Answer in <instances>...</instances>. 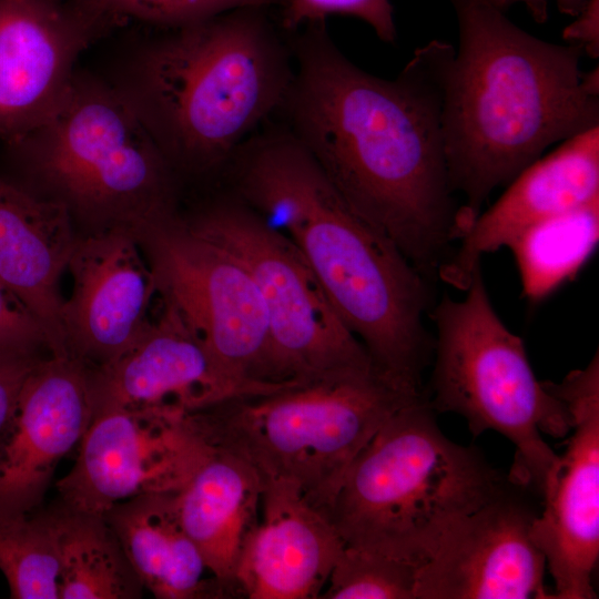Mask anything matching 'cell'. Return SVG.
Wrapping results in <instances>:
<instances>
[{
    "label": "cell",
    "instance_id": "30",
    "mask_svg": "<svg viewBox=\"0 0 599 599\" xmlns=\"http://www.w3.org/2000/svg\"><path fill=\"white\" fill-rule=\"evenodd\" d=\"M44 356L42 349L0 347V436L10 419L27 376Z\"/></svg>",
    "mask_w": 599,
    "mask_h": 599
},
{
    "label": "cell",
    "instance_id": "19",
    "mask_svg": "<svg viewBox=\"0 0 599 599\" xmlns=\"http://www.w3.org/2000/svg\"><path fill=\"white\" fill-rule=\"evenodd\" d=\"M331 520L294 485L263 483L260 518L235 580L248 599H319L344 548Z\"/></svg>",
    "mask_w": 599,
    "mask_h": 599
},
{
    "label": "cell",
    "instance_id": "22",
    "mask_svg": "<svg viewBox=\"0 0 599 599\" xmlns=\"http://www.w3.org/2000/svg\"><path fill=\"white\" fill-rule=\"evenodd\" d=\"M175 494L122 501L104 514L143 589L159 599L232 598L185 531Z\"/></svg>",
    "mask_w": 599,
    "mask_h": 599
},
{
    "label": "cell",
    "instance_id": "29",
    "mask_svg": "<svg viewBox=\"0 0 599 599\" xmlns=\"http://www.w3.org/2000/svg\"><path fill=\"white\" fill-rule=\"evenodd\" d=\"M0 347L22 351L48 349L47 338L39 323L1 284Z\"/></svg>",
    "mask_w": 599,
    "mask_h": 599
},
{
    "label": "cell",
    "instance_id": "4",
    "mask_svg": "<svg viewBox=\"0 0 599 599\" xmlns=\"http://www.w3.org/2000/svg\"><path fill=\"white\" fill-rule=\"evenodd\" d=\"M270 8L234 9L167 29L123 93L172 165L209 169L280 111L294 61Z\"/></svg>",
    "mask_w": 599,
    "mask_h": 599
},
{
    "label": "cell",
    "instance_id": "26",
    "mask_svg": "<svg viewBox=\"0 0 599 599\" xmlns=\"http://www.w3.org/2000/svg\"><path fill=\"white\" fill-rule=\"evenodd\" d=\"M419 567L344 546L319 599H415Z\"/></svg>",
    "mask_w": 599,
    "mask_h": 599
},
{
    "label": "cell",
    "instance_id": "31",
    "mask_svg": "<svg viewBox=\"0 0 599 599\" xmlns=\"http://www.w3.org/2000/svg\"><path fill=\"white\" fill-rule=\"evenodd\" d=\"M576 20L564 30V39L581 47L592 59L599 55V0H586Z\"/></svg>",
    "mask_w": 599,
    "mask_h": 599
},
{
    "label": "cell",
    "instance_id": "32",
    "mask_svg": "<svg viewBox=\"0 0 599 599\" xmlns=\"http://www.w3.org/2000/svg\"><path fill=\"white\" fill-rule=\"evenodd\" d=\"M550 1L556 3L560 12L571 17L577 16L586 2V0H493L502 10L516 3H522L539 23L546 21Z\"/></svg>",
    "mask_w": 599,
    "mask_h": 599
},
{
    "label": "cell",
    "instance_id": "9",
    "mask_svg": "<svg viewBox=\"0 0 599 599\" xmlns=\"http://www.w3.org/2000/svg\"><path fill=\"white\" fill-rule=\"evenodd\" d=\"M189 225L252 275L266 313L276 383L375 370L297 247L253 209L241 200L221 203Z\"/></svg>",
    "mask_w": 599,
    "mask_h": 599
},
{
    "label": "cell",
    "instance_id": "10",
    "mask_svg": "<svg viewBox=\"0 0 599 599\" xmlns=\"http://www.w3.org/2000/svg\"><path fill=\"white\" fill-rule=\"evenodd\" d=\"M148 246L159 294L167 297L232 375L277 390L270 334L258 288L247 268L175 215L139 236Z\"/></svg>",
    "mask_w": 599,
    "mask_h": 599
},
{
    "label": "cell",
    "instance_id": "7",
    "mask_svg": "<svg viewBox=\"0 0 599 599\" xmlns=\"http://www.w3.org/2000/svg\"><path fill=\"white\" fill-rule=\"evenodd\" d=\"M72 220L138 236L174 215L172 163L128 98L74 78L54 112L9 142Z\"/></svg>",
    "mask_w": 599,
    "mask_h": 599
},
{
    "label": "cell",
    "instance_id": "24",
    "mask_svg": "<svg viewBox=\"0 0 599 599\" xmlns=\"http://www.w3.org/2000/svg\"><path fill=\"white\" fill-rule=\"evenodd\" d=\"M598 242L599 197L517 235L507 247L514 255L525 298L541 302L573 278Z\"/></svg>",
    "mask_w": 599,
    "mask_h": 599
},
{
    "label": "cell",
    "instance_id": "14",
    "mask_svg": "<svg viewBox=\"0 0 599 599\" xmlns=\"http://www.w3.org/2000/svg\"><path fill=\"white\" fill-rule=\"evenodd\" d=\"M128 352L91 369L93 416L110 409L187 415L233 397L275 392L232 375L164 295Z\"/></svg>",
    "mask_w": 599,
    "mask_h": 599
},
{
    "label": "cell",
    "instance_id": "33",
    "mask_svg": "<svg viewBox=\"0 0 599 599\" xmlns=\"http://www.w3.org/2000/svg\"><path fill=\"white\" fill-rule=\"evenodd\" d=\"M493 1V0H491Z\"/></svg>",
    "mask_w": 599,
    "mask_h": 599
},
{
    "label": "cell",
    "instance_id": "8",
    "mask_svg": "<svg viewBox=\"0 0 599 599\" xmlns=\"http://www.w3.org/2000/svg\"><path fill=\"white\" fill-rule=\"evenodd\" d=\"M464 292L463 300L443 294L428 312L436 336L427 399L435 412L464 417L474 436L494 430L506 437L516 449L508 479L542 494L559 459L542 434L568 435L570 416L497 314L480 265Z\"/></svg>",
    "mask_w": 599,
    "mask_h": 599
},
{
    "label": "cell",
    "instance_id": "3",
    "mask_svg": "<svg viewBox=\"0 0 599 599\" xmlns=\"http://www.w3.org/2000/svg\"><path fill=\"white\" fill-rule=\"evenodd\" d=\"M448 2L459 41L443 124L450 185L464 199L460 240L497 187L552 144L599 126V73L581 69L580 45L531 35L491 0Z\"/></svg>",
    "mask_w": 599,
    "mask_h": 599
},
{
    "label": "cell",
    "instance_id": "17",
    "mask_svg": "<svg viewBox=\"0 0 599 599\" xmlns=\"http://www.w3.org/2000/svg\"><path fill=\"white\" fill-rule=\"evenodd\" d=\"M91 368L72 355L42 357L0 436V511L39 510L59 461L92 417Z\"/></svg>",
    "mask_w": 599,
    "mask_h": 599
},
{
    "label": "cell",
    "instance_id": "28",
    "mask_svg": "<svg viewBox=\"0 0 599 599\" xmlns=\"http://www.w3.org/2000/svg\"><path fill=\"white\" fill-rule=\"evenodd\" d=\"M280 27L294 32L329 16H351L366 22L384 42L396 40L393 7L389 0H283Z\"/></svg>",
    "mask_w": 599,
    "mask_h": 599
},
{
    "label": "cell",
    "instance_id": "13",
    "mask_svg": "<svg viewBox=\"0 0 599 599\" xmlns=\"http://www.w3.org/2000/svg\"><path fill=\"white\" fill-rule=\"evenodd\" d=\"M116 24L89 0H0V138L40 126L67 95L79 54Z\"/></svg>",
    "mask_w": 599,
    "mask_h": 599
},
{
    "label": "cell",
    "instance_id": "6",
    "mask_svg": "<svg viewBox=\"0 0 599 599\" xmlns=\"http://www.w3.org/2000/svg\"><path fill=\"white\" fill-rule=\"evenodd\" d=\"M424 395L372 370L233 397L187 419L207 445L248 463L262 483L294 485L328 518L353 461L397 410Z\"/></svg>",
    "mask_w": 599,
    "mask_h": 599
},
{
    "label": "cell",
    "instance_id": "20",
    "mask_svg": "<svg viewBox=\"0 0 599 599\" xmlns=\"http://www.w3.org/2000/svg\"><path fill=\"white\" fill-rule=\"evenodd\" d=\"M77 240L62 203L0 177V284L32 314L53 355H69L59 281Z\"/></svg>",
    "mask_w": 599,
    "mask_h": 599
},
{
    "label": "cell",
    "instance_id": "25",
    "mask_svg": "<svg viewBox=\"0 0 599 599\" xmlns=\"http://www.w3.org/2000/svg\"><path fill=\"white\" fill-rule=\"evenodd\" d=\"M0 570L11 598L59 599V559L43 511H0Z\"/></svg>",
    "mask_w": 599,
    "mask_h": 599
},
{
    "label": "cell",
    "instance_id": "21",
    "mask_svg": "<svg viewBox=\"0 0 599 599\" xmlns=\"http://www.w3.org/2000/svg\"><path fill=\"white\" fill-rule=\"evenodd\" d=\"M262 493L263 483L248 463L211 446L174 495L185 531L232 598L241 597L236 568L244 544L258 521Z\"/></svg>",
    "mask_w": 599,
    "mask_h": 599
},
{
    "label": "cell",
    "instance_id": "16",
    "mask_svg": "<svg viewBox=\"0 0 599 599\" xmlns=\"http://www.w3.org/2000/svg\"><path fill=\"white\" fill-rule=\"evenodd\" d=\"M139 242L128 230L94 232L78 237L70 256L72 291L61 311L65 344L91 369L128 352L150 322L159 288Z\"/></svg>",
    "mask_w": 599,
    "mask_h": 599
},
{
    "label": "cell",
    "instance_id": "2",
    "mask_svg": "<svg viewBox=\"0 0 599 599\" xmlns=\"http://www.w3.org/2000/svg\"><path fill=\"white\" fill-rule=\"evenodd\" d=\"M232 161L240 200L297 247L375 370L423 392L430 282L284 124L261 128Z\"/></svg>",
    "mask_w": 599,
    "mask_h": 599
},
{
    "label": "cell",
    "instance_id": "27",
    "mask_svg": "<svg viewBox=\"0 0 599 599\" xmlns=\"http://www.w3.org/2000/svg\"><path fill=\"white\" fill-rule=\"evenodd\" d=\"M119 23L126 18L166 29L186 26L234 9L272 8L282 0H90Z\"/></svg>",
    "mask_w": 599,
    "mask_h": 599
},
{
    "label": "cell",
    "instance_id": "12",
    "mask_svg": "<svg viewBox=\"0 0 599 599\" xmlns=\"http://www.w3.org/2000/svg\"><path fill=\"white\" fill-rule=\"evenodd\" d=\"M566 406L570 430L546 484L531 535L554 581L552 599H595L599 556V354L560 383L545 382Z\"/></svg>",
    "mask_w": 599,
    "mask_h": 599
},
{
    "label": "cell",
    "instance_id": "23",
    "mask_svg": "<svg viewBox=\"0 0 599 599\" xmlns=\"http://www.w3.org/2000/svg\"><path fill=\"white\" fill-rule=\"evenodd\" d=\"M59 559V599H135L143 587L104 516L61 502L43 511Z\"/></svg>",
    "mask_w": 599,
    "mask_h": 599
},
{
    "label": "cell",
    "instance_id": "15",
    "mask_svg": "<svg viewBox=\"0 0 599 599\" xmlns=\"http://www.w3.org/2000/svg\"><path fill=\"white\" fill-rule=\"evenodd\" d=\"M509 486L445 535L418 569L415 599H552L537 514Z\"/></svg>",
    "mask_w": 599,
    "mask_h": 599
},
{
    "label": "cell",
    "instance_id": "5",
    "mask_svg": "<svg viewBox=\"0 0 599 599\" xmlns=\"http://www.w3.org/2000/svg\"><path fill=\"white\" fill-rule=\"evenodd\" d=\"M424 395L397 410L353 461L329 520L345 546L419 568L445 535L510 484L439 429Z\"/></svg>",
    "mask_w": 599,
    "mask_h": 599
},
{
    "label": "cell",
    "instance_id": "18",
    "mask_svg": "<svg viewBox=\"0 0 599 599\" xmlns=\"http://www.w3.org/2000/svg\"><path fill=\"white\" fill-rule=\"evenodd\" d=\"M599 197V126L560 143L522 170L504 194L480 212L437 276L465 291L485 254L528 227Z\"/></svg>",
    "mask_w": 599,
    "mask_h": 599
},
{
    "label": "cell",
    "instance_id": "11",
    "mask_svg": "<svg viewBox=\"0 0 599 599\" xmlns=\"http://www.w3.org/2000/svg\"><path fill=\"white\" fill-rule=\"evenodd\" d=\"M187 415L131 409L95 414L70 471L57 484L60 502L104 516L151 494H176L210 451Z\"/></svg>",
    "mask_w": 599,
    "mask_h": 599
},
{
    "label": "cell",
    "instance_id": "1",
    "mask_svg": "<svg viewBox=\"0 0 599 599\" xmlns=\"http://www.w3.org/2000/svg\"><path fill=\"white\" fill-rule=\"evenodd\" d=\"M302 28L290 37L294 72L277 114L345 197L433 281L458 241L443 124L455 48L433 40L387 80L354 64L325 21Z\"/></svg>",
    "mask_w": 599,
    "mask_h": 599
}]
</instances>
